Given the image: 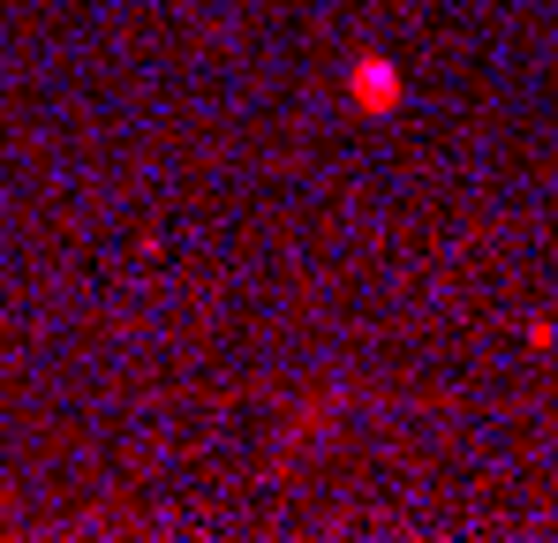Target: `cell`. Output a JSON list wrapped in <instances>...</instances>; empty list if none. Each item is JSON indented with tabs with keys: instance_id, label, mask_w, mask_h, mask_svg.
<instances>
[{
	"instance_id": "1",
	"label": "cell",
	"mask_w": 558,
	"mask_h": 543,
	"mask_svg": "<svg viewBox=\"0 0 558 543\" xmlns=\"http://www.w3.org/2000/svg\"><path fill=\"white\" fill-rule=\"evenodd\" d=\"M348 98H355V106H363V113H392V106H400V69H392V61H355V69H348Z\"/></svg>"
}]
</instances>
